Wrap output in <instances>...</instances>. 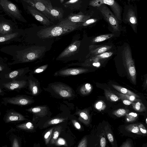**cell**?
I'll use <instances>...</instances> for the list:
<instances>
[{"label": "cell", "instance_id": "cell-1", "mask_svg": "<svg viewBox=\"0 0 147 147\" xmlns=\"http://www.w3.org/2000/svg\"><path fill=\"white\" fill-rule=\"evenodd\" d=\"M81 26V22H72L66 18L57 24L41 29L37 35L42 39L57 36L75 30Z\"/></svg>", "mask_w": 147, "mask_h": 147}, {"label": "cell", "instance_id": "cell-2", "mask_svg": "<svg viewBox=\"0 0 147 147\" xmlns=\"http://www.w3.org/2000/svg\"><path fill=\"white\" fill-rule=\"evenodd\" d=\"M123 59L129 77L134 84L136 83V71L131 52L127 46L123 51Z\"/></svg>", "mask_w": 147, "mask_h": 147}, {"label": "cell", "instance_id": "cell-3", "mask_svg": "<svg viewBox=\"0 0 147 147\" xmlns=\"http://www.w3.org/2000/svg\"><path fill=\"white\" fill-rule=\"evenodd\" d=\"M29 4L43 13L49 19L54 20L55 18L51 15L50 10L53 6L49 0H25Z\"/></svg>", "mask_w": 147, "mask_h": 147}, {"label": "cell", "instance_id": "cell-4", "mask_svg": "<svg viewBox=\"0 0 147 147\" xmlns=\"http://www.w3.org/2000/svg\"><path fill=\"white\" fill-rule=\"evenodd\" d=\"M103 4L109 5L118 22L121 20V8L115 0H92L89 3L90 5L95 7H98Z\"/></svg>", "mask_w": 147, "mask_h": 147}, {"label": "cell", "instance_id": "cell-5", "mask_svg": "<svg viewBox=\"0 0 147 147\" xmlns=\"http://www.w3.org/2000/svg\"><path fill=\"white\" fill-rule=\"evenodd\" d=\"M97 8L113 29L114 30H119L118 20L105 4H102Z\"/></svg>", "mask_w": 147, "mask_h": 147}, {"label": "cell", "instance_id": "cell-6", "mask_svg": "<svg viewBox=\"0 0 147 147\" xmlns=\"http://www.w3.org/2000/svg\"><path fill=\"white\" fill-rule=\"evenodd\" d=\"M0 5L3 9L12 16L20 19L22 15L17 6L8 0H0Z\"/></svg>", "mask_w": 147, "mask_h": 147}, {"label": "cell", "instance_id": "cell-7", "mask_svg": "<svg viewBox=\"0 0 147 147\" xmlns=\"http://www.w3.org/2000/svg\"><path fill=\"white\" fill-rule=\"evenodd\" d=\"M5 103H9L19 106H24L31 103L32 101L29 98L23 95H17L12 97L3 98Z\"/></svg>", "mask_w": 147, "mask_h": 147}, {"label": "cell", "instance_id": "cell-8", "mask_svg": "<svg viewBox=\"0 0 147 147\" xmlns=\"http://www.w3.org/2000/svg\"><path fill=\"white\" fill-rule=\"evenodd\" d=\"M53 90L61 96L65 98L71 97L73 94L72 89L69 87L62 84H58L52 86Z\"/></svg>", "mask_w": 147, "mask_h": 147}, {"label": "cell", "instance_id": "cell-9", "mask_svg": "<svg viewBox=\"0 0 147 147\" xmlns=\"http://www.w3.org/2000/svg\"><path fill=\"white\" fill-rule=\"evenodd\" d=\"M43 52L42 50L40 48L29 50L23 54L21 61L24 62L34 61L40 57Z\"/></svg>", "mask_w": 147, "mask_h": 147}, {"label": "cell", "instance_id": "cell-10", "mask_svg": "<svg viewBox=\"0 0 147 147\" xmlns=\"http://www.w3.org/2000/svg\"><path fill=\"white\" fill-rule=\"evenodd\" d=\"M26 120V119L22 115L19 113L14 111H10L8 112L5 115L3 118V120L6 123L20 121Z\"/></svg>", "mask_w": 147, "mask_h": 147}, {"label": "cell", "instance_id": "cell-11", "mask_svg": "<svg viewBox=\"0 0 147 147\" xmlns=\"http://www.w3.org/2000/svg\"><path fill=\"white\" fill-rule=\"evenodd\" d=\"M28 8L29 12L33 16L42 24L48 26L51 23L49 19L42 14L39 11H38L30 6H28Z\"/></svg>", "mask_w": 147, "mask_h": 147}, {"label": "cell", "instance_id": "cell-12", "mask_svg": "<svg viewBox=\"0 0 147 147\" xmlns=\"http://www.w3.org/2000/svg\"><path fill=\"white\" fill-rule=\"evenodd\" d=\"M80 41H76L66 48L58 56L57 59L69 56L76 52L80 45Z\"/></svg>", "mask_w": 147, "mask_h": 147}, {"label": "cell", "instance_id": "cell-13", "mask_svg": "<svg viewBox=\"0 0 147 147\" xmlns=\"http://www.w3.org/2000/svg\"><path fill=\"white\" fill-rule=\"evenodd\" d=\"M88 70V69L82 68H69L60 70L57 73L61 76L76 75L84 73Z\"/></svg>", "mask_w": 147, "mask_h": 147}, {"label": "cell", "instance_id": "cell-14", "mask_svg": "<svg viewBox=\"0 0 147 147\" xmlns=\"http://www.w3.org/2000/svg\"><path fill=\"white\" fill-rule=\"evenodd\" d=\"M26 82L24 80H13L3 84L4 87L9 90H14L20 89L24 87L26 85Z\"/></svg>", "mask_w": 147, "mask_h": 147}, {"label": "cell", "instance_id": "cell-15", "mask_svg": "<svg viewBox=\"0 0 147 147\" xmlns=\"http://www.w3.org/2000/svg\"><path fill=\"white\" fill-rule=\"evenodd\" d=\"M90 16L89 15H84L82 13H71L68 16L67 18L72 22L80 23L85 22L90 19Z\"/></svg>", "mask_w": 147, "mask_h": 147}, {"label": "cell", "instance_id": "cell-16", "mask_svg": "<svg viewBox=\"0 0 147 147\" xmlns=\"http://www.w3.org/2000/svg\"><path fill=\"white\" fill-rule=\"evenodd\" d=\"M78 113L79 116V120L86 125H88L90 123V117L87 110L80 111Z\"/></svg>", "mask_w": 147, "mask_h": 147}, {"label": "cell", "instance_id": "cell-17", "mask_svg": "<svg viewBox=\"0 0 147 147\" xmlns=\"http://www.w3.org/2000/svg\"><path fill=\"white\" fill-rule=\"evenodd\" d=\"M30 112L40 116H44L47 113V107L45 106L37 107L30 108L27 110Z\"/></svg>", "mask_w": 147, "mask_h": 147}, {"label": "cell", "instance_id": "cell-18", "mask_svg": "<svg viewBox=\"0 0 147 147\" xmlns=\"http://www.w3.org/2000/svg\"><path fill=\"white\" fill-rule=\"evenodd\" d=\"M50 12L52 16L59 20H62L63 15V11L59 7H53L50 10Z\"/></svg>", "mask_w": 147, "mask_h": 147}, {"label": "cell", "instance_id": "cell-19", "mask_svg": "<svg viewBox=\"0 0 147 147\" xmlns=\"http://www.w3.org/2000/svg\"><path fill=\"white\" fill-rule=\"evenodd\" d=\"M127 21L132 26L136 25L137 23V19L134 11L132 9H129L126 15Z\"/></svg>", "mask_w": 147, "mask_h": 147}, {"label": "cell", "instance_id": "cell-20", "mask_svg": "<svg viewBox=\"0 0 147 147\" xmlns=\"http://www.w3.org/2000/svg\"><path fill=\"white\" fill-rule=\"evenodd\" d=\"M112 86L120 93L129 95H133L137 98H140L136 94L125 88L114 84H112Z\"/></svg>", "mask_w": 147, "mask_h": 147}, {"label": "cell", "instance_id": "cell-21", "mask_svg": "<svg viewBox=\"0 0 147 147\" xmlns=\"http://www.w3.org/2000/svg\"><path fill=\"white\" fill-rule=\"evenodd\" d=\"M12 30V28L10 24L5 22L0 23V33L3 35L6 34Z\"/></svg>", "mask_w": 147, "mask_h": 147}, {"label": "cell", "instance_id": "cell-22", "mask_svg": "<svg viewBox=\"0 0 147 147\" xmlns=\"http://www.w3.org/2000/svg\"><path fill=\"white\" fill-rule=\"evenodd\" d=\"M105 96L107 100L112 102H116L120 99L117 96L114 94L112 91H109L107 89L104 90Z\"/></svg>", "mask_w": 147, "mask_h": 147}, {"label": "cell", "instance_id": "cell-23", "mask_svg": "<svg viewBox=\"0 0 147 147\" xmlns=\"http://www.w3.org/2000/svg\"><path fill=\"white\" fill-rule=\"evenodd\" d=\"M127 131L138 134L142 135L143 134L140 131L138 124H131L126 125L125 127Z\"/></svg>", "mask_w": 147, "mask_h": 147}, {"label": "cell", "instance_id": "cell-24", "mask_svg": "<svg viewBox=\"0 0 147 147\" xmlns=\"http://www.w3.org/2000/svg\"><path fill=\"white\" fill-rule=\"evenodd\" d=\"M112 47L110 46L105 45L98 47L94 49H91L92 53L95 55H98L105 52L110 49Z\"/></svg>", "mask_w": 147, "mask_h": 147}, {"label": "cell", "instance_id": "cell-25", "mask_svg": "<svg viewBox=\"0 0 147 147\" xmlns=\"http://www.w3.org/2000/svg\"><path fill=\"white\" fill-rule=\"evenodd\" d=\"M131 105L133 108L137 112H141L146 110V107L142 101L133 102Z\"/></svg>", "mask_w": 147, "mask_h": 147}, {"label": "cell", "instance_id": "cell-26", "mask_svg": "<svg viewBox=\"0 0 147 147\" xmlns=\"http://www.w3.org/2000/svg\"><path fill=\"white\" fill-rule=\"evenodd\" d=\"M118 96L128 100L130 101L133 102L138 101H142L140 99L137 98L135 96L133 95H129L125 94H123L120 93L114 92Z\"/></svg>", "mask_w": 147, "mask_h": 147}, {"label": "cell", "instance_id": "cell-27", "mask_svg": "<svg viewBox=\"0 0 147 147\" xmlns=\"http://www.w3.org/2000/svg\"><path fill=\"white\" fill-rule=\"evenodd\" d=\"M61 127L60 126L55 128L51 138V144H53L55 143L61 131Z\"/></svg>", "mask_w": 147, "mask_h": 147}, {"label": "cell", "instance_id": "cell-28", "mask_svg": "<svg viewBox=\"0 0 147 147\" xmlns=\"http://www.w3.org/2000/svg\"><path fill=\"white\" fill-rule=\"evenodd\" d=\"M16 127L19 129L27 131L31 130L34 128L33 124L30 122L17 125Z\"/></svg>", "mask_w": 147, "mask_h": 147}, {"label": "cell", "instance_id": "cell-29", "mask_svg": "<svg viewBox=\"0 0 147 147\" xmlns=\"http://www.w3.org/2000/svg\"><path fill=\"white\" fill-rule=\"evenodd\" d=\"M80 0H69L63 4L65 7H68L71 9L77 8Z\"/></svg>", "mask_w": 147, "mask_h": 147}, {"label": "cell", "instance_id": "cell-30", "mask_svg": "<svg viewBox=\"0 0 147 147\" xmlns=\"http://www.w3.org/2000/svg\"><path fill=\"white\" fill-rule=\"evenodd\" d=\"M92 89V85L89 83H87L83 85L81 88L80 91L83 95H87L90 93Z\"/></svg>", "mask_w": 147, "mask_h": 147}, {"label": "cell", "instance_id": "cell-31", "mask_svg": "<svg viewBox=\"0 0 147 147\" xmlns=\"http://www.w3.org/2000/svg\"><path fill=\"white\" fill-rule=\"evenodd\" d=\"M113 36V34H112L100 35L93 38L92 42H98L104 41L111 38Z\"/></svg>", "mask_w": 147, "mask_h": 147}, {"label": "cell", "instance_id": "cell-32", "mask_svg": "<svg viewBox=\"0 0 147 147\" xmlns=\"http://www.w3.org/2000/svg\"><path fill=\"white\" fill-rule=\"evenodd\" d=\"M125 116V121L127 122H134L136 120L138 117V114L134 112L128 113Z\"/></svg>", "mask_w": 147, "mask_h": 147}, {"label": "cell", "instance_id": "cell-33", "mask_svg": "<svg viewBox=\"0 0 147 147\" xmlns=\"http://www.w3.org/2000/svg\"><path fill=\"white\" fill-rule=\"evenodd\" d=\"M113 53L112 52H105L98 55L94 58L93 59L95 61L100 59L107 58L110 57Z\"/></svg>", "mask_w": 147, "mask_h": 147}, {"label": "cell", "instance_id": "cell-34", "mask_svg": "<svg viewBox=\"0 0 147 147\" xmlns=\"http://www.w3.org/2000/svg\"><path fill=\"white\" fill-rule=\"evenodd\" d=\"M129 110L127 109H120L115 111L113 113L114 115L119 117L125 116L129 113Z\"/></svg>", "mask_w": 147, "mask_h": 147}, {"label": "cell", "instance_id": "cell-35", "mask_svg": "<svg viewBox=\"0 0 147 147\" xmlns=\"http://www.w3.org/2000/svg\"><path fill=\"white\" fill-rule=\"evenodd\" d=\"M18 34V33L15 32L0 36V42H3L11 40L16 37Z\"/></svg>", "mask_w": 147, "mask_h": 147}, {"label": "cell", "instance_id": "cell-36", "mask_svg": "<svg viewBox=\"0 0 147 147\" xmlns=\"http://www.w3.org/2000/svg\"><path fill=\"white\" fill-rule=\"evenodd\" d=\"M29 87L30 90L34 95L37 94L38 92V88L35 82L31 80H29Z\"/></svg>", "mask_w": 147, "mask_h": 147}, {"label": "cell", "instance_id": "cell-37", "mask_svg": "<svg viewBox=\"0 0 147 147\" xmlns=\"http://www.w3.org/2000/svg\"><path fill=\"white\" fill-rule=\"evenodd\" d=\"M54 129L53 128L48 131L45 135L44 138L46 144H48L51 138Z\"/></svg>", "mask_w": 147, "mask_h": 147}, {"label": "cell", "instance_id": "cell-38", "mask_svg": "<svg viewBox=\"0 0 147 147\" xmlns=\"http://www.w3.org/2000/svg\"><path fill=\"white\" fill-rule=\"evenodd\" d=\"M95 107L99 111L104 110L106 107V105L103 101L100 100L97 102L94 105Z\"/></svg>", "mask_w": 147, "mask_h": 147}, {"label": "cell", "instance_id": "cell-39", "mask_svg": "<svg viewBox=\"0 0 147 147\" xmlns=\"http://www.w3.org/2000/svg\"><path fill=\"white\" fill-rule=\"evenodd\" d=\"M65 119L62 118H57L52 119L48 122L49 125L56 124L63 122Z\"/></svg>", "mask_w": 147, "mask_h": 147}, {"label": "cell", "instance_id": "cell-40", "mask_svg": "<svg viewBox=\"0 0 147 147\" xmlns=\"http://www.w3.org/2000/svg\"><path fill=\"white\" fill-rule=\"evenodd\" d=\"M97 20L95 19H89L84 22H81V25L86 26L96 22Z\"/></svg>", "mask_w": 147, "mask_h": 147}, {"label": "cell", "instance_id": "cell-41", "mask_svg": "<svg viewBox=\"0 0 147 147\" xmlns=\"http://www.w3.org/2000/svg\"><path fill=\"white\" fill-rule=\"evenodd\" d=\"M48 65H45L39 67L35 69L34 73L36 74L39 73L44 71L48 67Z\"/></svg>", "mask_w": 147, "mask_h": 147}, {"label": "cell", "instance_id": "cell-42", "mask_svg": "<svg viewBox=\"0 0 147 147\" xmlns=\"http://www.w3.org/2000/svg\"><path fill=\"white\" fill-rule=\"evenodd\" d=\"M138 126L141 132L144 134H147V130L145 127L142 123L138 124Z\"/></svg>", "mask_w": 147, "mask_h": 147}, {"label": "cell", "instance_id": "cell-43", "mask_svg": "<svg viewBox=\"0 0 147 147\" xmlns=\"http://www.w3.org/2000/svg\"><path fill=\"white\" fill-rule=\"evenodd\" d=\"M87 140L86 137L83 138L80 142L78 147H86L87 146Z\"/></svg>", "mask_w": 147, "mask_h": 147}, {"label": "cell", "instance_id": "cell-44", "mask_svg": "<svg viewBox=\"0 0 147 147\" xmlns=\"http://www.w3.org/2000/svg\"><path fill=\"white\" fill-rule=\"evenodd\" d=\"M105 131H106V133L107 138H108L109 141L112 144H113L114 142V138L113 135L110 132L107 131L106 130H105Z\"/></svg>", "mask_w": 147, "mask_h": 147}, {"label": "cell", "instance_id": "cell-45", "mask_svg": "<svg viewBox=\"0 0 147 147\" xmlns=\"http://www.w3.org/2000/svg\"><path fill=\"white\" fill-rule=\"evenodd\" d=\"M19 73L18 70L14 71L11 72L9 74V78H13L17 76Z\"/></svg>", "mask_w": 147, "mask_h": 147}, {"label": "cell", "instance_id": "cell-46", "mask_svg": "<svg viewBox=\"0 0 147 147\" xmlns=\"http://www.w3.org/2000/svg\"><path fill=\"white\" fill-rule=\"evenodd\" d=\"M100 145L101 147H105L106 145V141L105 138L102 137L100 139Z\"/></svg>", "mask_w": 147, "mask_h": 147}, {"label": "cell", "instance_id": "cell-47", "mask_svg": "<svg viewBox=\"0 0 147 147\" xmlns=\"http://www.w3.org/2000/svg\"><path fill=\"white\" fill-rule=\"evenodd\" d=\"M12 147H20V144L18 142V140L16 138H14L13 140Z\"/></svg>", "mask_w": 147, "mask_h": 147}, {"label": "cell", "instance_id": "cell-48", "mask_svg": "<svg viewBox=\"0 0 147 147\" xmlns=\"http://www.w3.org/2000/svg\"><path fill=\"white\" fill-rule=\"evenodd\" d=\"M120 146L122 147H132V145L129 141H126Z\"/></svg>", "mask_w": 147, "mask_h": 147}, {"label": "cell", "instance_id": "cell-49", "mask_svg": "<svg viewBox=\"0 0 147 147\" xmlns=\"http://www.w3.org/2000/svg\"><path fill=\"white\" fill-rule=\"evenodd\" d=\"M119 97L122 100L123 103L126 105H129L131 104L133 102H131L128 100L123 98L120 97H119Z\"/></svg>", "mask_w": 147, "mask_h": 147}, {"label": "cell", "instance_id": "cell-50", "mask_svg": "<svg viewBox=\"0 0 147 147\" xmlns=\"http://www.w3.org/2000/svg\"><path fill=\"white\" fill-rule=\"evenodd\" d=\"M73 123L74 126L77 129H79L81 128V126L78 122L75 120H74Z\"/></svg>", "mask_w": 147, "mask_h": 147}, {"label": "cell", "instance_id": "cell-51", "mask_svg": "<svg viewBox=\"0 0 147 147\" xmlns=\"http://www.w3.org/2000/svg\"><path fill=\"white\" fill-rule=\"evenodd\" d=\"M58 143L60 144L63 145L65 144L64 141L62 139H60L59 140Z\"/></svg>", "mask_w": 147, "mask_h": 147}, {"label": "cell", "instance_id": "cell-52", "mask_svg": "<svg viewBox=\"0 0 147 147\" xmlns=\"http://www.w3.org/2000/svg\"><path fill=\"white\" fill-rule=\"evenodd\" d=\"M93 65L94 66L96 67H99L100 65V64L99 63L97 62V63H94Z\"/></svg>", "mask_w": 147, "mask_h": 147}, {"label": "cell", "instance_id": "cell-53", "mask_svg": "<svg viewBox=\"0 0 147 147\" xmlns=\"http://www.w3.org/2000/svg\"><path fill=\"white\" fill-rule=\"evenodd\" d=\"M3 67L0 65V71H1L3 70Z\"/></svg>", "mask_w": 147, "mask_h": 147}, {"label": "cell", "instance_id": "cell-54", "mask_svg": "<svg viewBox=\"0 0 147 147\" xmlns=\"http://www.w3.org/2000/svg\"><path fill=\"white\" fill-rule=\"evenodd\" d=\"M3 92L2 90H1V88H0V95H3Z\"/></svg>", "mask_w": 147, "mask_h": 147}, {"label": "cell", "instance_id": "cell-55", "mask_svg": "<svg viewBox=\"0 0 147 147\" xmlns=\"http://www.w3.org/2000/svg\"><path fill=\"white\" fill-rule=\"evenodd\" d=\"M60 1L61 3H62L63 2L64 0H60Z\"/></svg>", "mask_w": 147, "mask_h": 147}, {"label": "cell", "instance_id": "cell-56", "mask_svg": "<svg viewBox=\"0 0 147 147\" xmlns=\"http://www.w3.org/2000/svg\"><path fill=\"white\" fill-rule=\"evenodd\" d=\"M146 124H147V118H146Z\"/></svg>", "mask_w": 147, "mask_h": 147}, {"label": "cell", "instance_id": "cell-57", "mask_svg": "<svg viewBox=\"0 0 147 147\" xmlns=\"http://www.w3.org/2000/svg\"><path fill=\"white\" fill-rule=\"evenodd\" d=\"M1 115V111H0V116Z\"/></svg>", "mask_w": 147, "mask_h": 147}]
</instances>
